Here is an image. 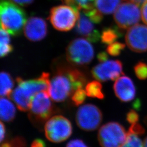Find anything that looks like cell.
I'll return each instance as SVG.
<instances>
[{
    "instance_id": "obj_1",
    "label": "cell",
    "mask_w": 147,
    "mask_h": 147,
    "mask_svg": "<svg viewBox=\"0 0 147 147\" xmlns=\"http://www.w3.org/2000/svg\"><path fill=\"white\" fill-rule=\"evenodd\" d=\"M87 79L84 74L77 69L58 67L50 79L48 93L51 99L56 102H63L75 91L82 88Z\"/></svg>"
},
{
    "instance_id": "obj_2",
    "label": "cell",
    "mask_w": 147,
    "mask_h": 147,
    "mask_svg": "<svg viewBox=\"0 0 147 147\" xmlns=\"http://www.w3.org/2000/svg\"><path fill=\"white\" fill-rule=\"evenodd\" d=\"M50 79V74L47 73L32 80H25L18 78L16 79L18 85L9 96L20 110L29 111L33 97L41 91L48 90Z\"/></svg>"
},
{
    "instance_id": "obj_3",
    "label": "cell",
    "mask_w": 147,
    "mask_h": 147,
    "mask_svg": "<svg viewBox=\"0 0 147 147\" xmlns=\"http://www.w3.org/2000/svg\"><path fill=\"white\" fill-rule=\"evenodd\" d=\"M25 11L11 0H0V28L12 36L20 34L26 23Z\"/></svg>"
},
{
    "instance_id": "obj_4",
    "label": "cell",
    "mask_w": 147,
    "mask_h": 147,
    "mask_svg": "<svg viewBox=\"0 0 147 147\" xmlns=\"http://www.w3.org/2000/svg\"><path fill=\"white\" fill-rule=\"evenodd\" d=\"M67 59L73 65H88L94 57V49L87 39L78 38L69 43L66 51Z\"/></svg>"
},
{
    "instance_id": "obj_5",
    "label": "cell",
    "mask_w": 147,
    "mask_h": 147,
    "mask_svg": "<svg viewBox=\"0 0 147 147\" xmlns=\"http://www.w3.org/2000/svg\"><path fill=\"white\" fill-rule=\"evenodd\" d=\"M50 98L48 90L41 91L33 97L29 109V118L33 123L42 125L53 114L55 109Z\"/></svg>"
},
{
    "instance_id": "obj_6",
    "label": "cell",
    "mask_w": 147,
    "mask_h": 147,
    "mask_svg": "<svg viewBox=\"0 0 147 147\" xmlns=\"http://www.w3.org/2000/svg\"><path fill=\"white\" fill-rule=\"evenodd\" d=\"M79 11L70 5L56 6L50 11L49 19L53 27L57 30L69 31L78 22L80 16Z\"/></svg>"
},
{
    "instance_id": "obj_7",
    "label": "cell",
    "mask_w": 147,
    "mask_h": 147,
    "mask_svg": "<svg viewBox=\"0 0 147 147\" xmlns=\"http://www.w3.org/2000/svg\"><path fill=\"white\" fill-rule=\"evenodd\" d=\"M127 133L124 127L117 122H109L100 127L98 139L101 147H121L125 142Z\"/></svg>"
},
{
    "instance_id": "obj_8",
    "label": "cell",
    "mask_w": 147,
    "mask_h": 147,
    "mask_svg": "<svg viewBox=\"0 0 147 147\" xmlns=\"http://www.w3.org/2000/svg\"><path fill=\"white\" fill-rule=\"evenodd\" d=\"M45 134L51 142L59 143L67 140L72 134L73 127L68 119L61 115L53 116L47 121Z\"/></svg>"
},
{
    "instance_id": "obj_9",
    "label": "cell",
    "mask_w": 147,
    "mask_h": 147,
    "mask_svg": "<svg viewBox=\"0 0 147 147\" xmlns=\"http://www.w3.org/2000/svg\"><path fill=\"white\" fill-rule=\"evenodd\" d=\"M102 121L100 109L93 104H86L80 107L76 115V121L80 129L86 131L95 130Z\"/></svg>"
},
{
    "instance_id": "obj_10",
    "label": "cell",
    "mask_w": 147,
    "mask_h": 147,
    "mask_svg": "<svg viewBox=\"0 0 147 147\" xmlns=\"http://www.w3.org/2000/svg\"><path fill=\"white\" fill-rule=\"evenodd\" d=\"M140 18L139 6L129 1L121 3L114 14V20L117 25L124 30L136 25Z\"/></svg>"
},
{
    "instance_id": "obj_11",
    "label": "cell",
    "mask_w": 147,
    "mask_h": 147,
    "mask_svg": "<svg viewBox=\"0 0 147 147\" xmlns=\"http://www.w3.org/2000/svg\"><path fill=\"white\" fill-rule=\"evenodd\" d=\"M91 73L93 78L99 81H115L124 74L123 64L119 60L106 61L95 65Z\"/></svg>"
},
{
    "instance_id": "obj_12",
    "label": "cell",
    "mask_w": 147,
    "mask_h": 147,
    "mask_svg": "<svg viewBox=\"0 0 147 147\" xmlns=\"http://www.w3.org/2000/svg\"><path fill=\"white\" fill-rule=\"evenodd\" d=\"M125 42L129 48L134 52L147 51V26L136 24L129 28L125 36Z\"/></svg>"
},
{
    "instance_id": "obj_13",
    "label": "cell",
    "mask_w": 147,
    "mask_h": 147,
    "mask_svg": "<svg viewBox=\"0 0 147 147\" xmlns=\"http://www.w3.org/2000/svg\"><path fill=\"white\" fill-rule=\"evenodd\" d=\"M24 31L25 36L29 40L40 41L47 35V24L42 18L33 16L26 21Z\"/></svg>"
},
{
    "instance_id": "obj_14",
    "label": "cell",
    "mask_w": 147,
    "mask_h": 147,
    "mask_svg": "<svg viewBox=\"0 0 147 147\" xmlns=\"http://www.w3.org/2000/svg\"><path fill=\"white\" fill-rule=\"evenodd\" d=\"M113 89L116 96L121 102H130L136 95V87L133 81L124 75L116 80Z\"/></svg>"
},
{
    "instance_id": "obj_15",
    "label": "cell",
    "mask_w": 147,
    "mask_h": 147,
    "mask_svg": "<svg viewBox=\"0 0 147 147\" xmlns=\"http://www.w3.org/2000/svg\"><path fill=\"white\" fill-rule=\"evenodd\" d=\"M76 31L79 35L85 37L91 42H96L99 40L100 34L93 25V22L85 15L84 12L80 13L77 22Z\"/></svg>"
},
{
    "instance_id": "obj_16",
    "label": "cell",
    "mask_w": 147,
    "mask_h": 147,
    "mask_svg": "<svg viewBox=\"0 0 147 147\" xmlns=\"http://www.w3.org/2000/svg\"><path fill=\"white\" fill-rule=\"evenodd\" d=\"M16 115L15 105L11 100L5 97H0V120L10 122Z\"/></svg>"
},
{
    "instance_id": "obj_17",
    "label": "cell",
    "mask_w": 147,
    "mask_h": 147,
    "mask_svg": "<svg viewBox=\"0 0 147 147\" xmlns=\"http://www.w3.org/2000/svg\"><path fill=\"white\" fill-rule=\"evenodd\" d=\"M123 32L121 29L117 27H106L101 32L100 38L104 45H110L115 42L118 38L122 37Z\"/></svg>"
},
{
    "instance_id": "obj_18",
    "label": "cell",
    "mask_w": 147,
    "mask_h": 147,
    "mask_svg": "<svg viewBox=\"0 0 147 147\" xmlns=\"http://www.w3.org/2000/svg\"><path fill=\"white\" fill-rule=\"evenodd\" d=\"M123 0H95V7L102 14H111L115 12Z\"/></svg>"
},
{
    "instance_id": "obj_19",
    "label": "cell",
    "mask_w": 147,
    "mask_h": 147,
    "mask_svg": "<svg viewBox=\"0 0 147 147\" xmlns=\"http://www.w3.org/2000/svg\"><path fill=\"white\" fill-rule=\"evenodd\" d=\"M14 82L11 75L5 71L0 72V97L9 96L13 92Z\"/></svg>"
},
{
    "instance_id": "obj_20",
    "label": "cell",
    "mask_w": 147,
    "mask_h": 147,
    "mask_svg": "<svg viewBox=\"0 0 147 147\" xmlns=\"http://www.w3.org/2000/svg\"><path fill=\"white\" fill-rule=\"evenodd\" d=\"M13 50L9 33L5 30L0 28V58L7 56Z\"/></svg>"
},
{
    "instance_id": "obj_21",
    "label": "cell",
    "mask_w": 147,
    "mask_h": 147,
    "mask_svg": "<svg viewBox=\"0 0 147 147\" xmlns=\"http://www.w3.org/2000/svg\"><path fill=\"white\" fill-rule=\"evenodd\" d=\"M85 90L87 95L90 98L103 99L105 97L102 84L98 81H92L88 82L86 86Z\"/></svg>"
},
{
    "instance_id": "obj_22",
    "label": "cell",
    "mask_w": 147,
    "mask_h": 147,
    "mask_svg": "<svg viewBox=\"0 0 147 147\" xmlns=\"http://www.w3.org/2000/svg\"><path fill=\"white\" fill-rule=\"evenodd\" d=\"M68 5H70L79 11H86L94 7L95 0H62Z\"/></svg>"
},
{
    "instance_id": "obj_23",
    "label": "cell",
    "mask_w": 147,
    "mask_h": 147,
    "mask_svg": "<svg viewBox=\"0 0 147 147\" xmlns=\"http://www.w3.org/2000/svg\"><path fill=\"white\" fill-rule=\"evenodd\" d=\"M82 12H84L85 15L94 24H99L103 19L102 14L101 13L95 6L89 9L82 11Z\"/></svg>"
},
{
    "instance_id": "obj_24",
    "label": "cell",
    "mask_w": 147,
    "mask_h": 147,
    "mask_svg": "<svg viewBox=\"0 0 147 147\" xmlns=\"http://www.w3.org/2000/svg\"><path fill=\"white\" fill-rule=\"evenodd\" d=\"M125 48V45L120 42H113L109 45L106 51L111 56H117L121 54Z\"/></svg>"
},
{
    "instance_id": "obj_25",
    "label": "cell",
    "mask_w": 147,
    "mask_h": 147,
    "mask_svg": "<svg viewBox=\"0 0 147 147\" xmlns=\"http://www.w3.org/2000/svg\"><path fill=\"white\" fill-rule=\"evenodd\" d=\"M86 90L82 88L77 89L72 94L71 99L74 105L80 106L84 102L86 98Z\"/></svg>"
},
{
    "instance_id": "obj_26",
    "label": "cell",
    "mask_w": 147,
    "mask_h": 147,
    "mask_svg": "<svg viewBox=\"0 0 147 147\" xmlns=\"http://www.w3.org/2000/svg\"><path fill=\"white\" fill-rule=\"evenodd\" d=\"M134 71L137 78L141 80L147 79V64L139 62L134 67Z\"/></svg>"
},
{
    "instance_id": "obj_27",
    "label": "cell",
    "mask_w": 147,
    "mask_h": 147,
    "mask_svg": "<svg viewBox=\"0 0 147 147\" xmlns=\"http://www.w3.org/2000/svg\"><path fill=\"white\" fill-rule=\"evenodd\" d=\"M145 132V129L139 123H135L131 124L130 127L127 133H131L137 135L138 136L143 135Z\"/></svg>"
},
{
    "instance_id": "obj_28",
    "label": "cell",
    "mask_w": 147,
    "mask_h": 147,
    "mask_svg": "<svg viewBox=\"0 0 147 147\" xmlns=\"http://www.w3.org/2000/svg\"><path fill=\"white\" fill-rule=\"evenodd\" d=\"M139 120V115L136 111L131 110L126 115V121L131 125L137 123Z\"/></svg>"
},
{
    "instance_id": "obj_29",
    "label": "cell",
    "mask_w": 147,
    "mask_h": 147,
    "mask_svg": "<svg viewBox=\"0 0 147 147\" xmlns=\"http://www.w3.org/2000/svg\"><path fill=\"white\" fill-rule=\"evenodd\" d=\"M66 147H88L82 140L74 139L69 142Z\"/></svg>"
},
{
    "instance_id": "obj_30",
    "label": "cell",
    "mask_w": 147,
    "mask_h": 147,
    "mask_svg": "<svg viewBox=\"0 0 147 147\" xmlns=\"http://www.w3.org/2000/svg\"><path fill=\"white\" fill-rule=\"evenodd\" d=\"M141 16L142 21L147 25V1L142 5L141 7Z\"/></svg>"
},
{
    "instance_id": "obj_31",
    "label": "cell",
    "mask_w": 147,
    "mask_h": 147,
    "mask_svg": "<svg viewBox=\"0 0 147 147\" xmlns=\"http://www.w3.org/2000/svg\"><path fill=\"white\" fill-rule=\"evenodd\" d=\"M18 5L21 6H28L32 4L34 0H11Z\"/></svg>"
},
{
    "instance_id": "obj_32",
    "label": "cell",
    "mask_w": 147,
    "mask_h": 147,
    "mask_svg": "<svg viewBox=\"0 0 147 147\" xmlns=\"http://www.w3.org/2000/svg\"><path fill=\"white\" fill-rule=\"evenodd\" d=\"M31 147H46V144L42 140L36 139L32 142Z\"/></svg>"
},
{
    "instance_id": "obj_33",
    "label": "cell",
    "mask_w": 147,
    "mask_h": 147,
    "mask_svg": "<svg viewBox=\"0 0 147 147\" xmlns=\"http://www.w3.org/2000/svg\"><path fill=\"white\" fill-rule=\"evenodd\" d=\"M97 58H98V60L100 62H104L107 61L109 57L107 53L102 51L98 53V55H97Z\"/></svg>"
},
{
    "instance_id": "obj_34",
    "label": "cell",
    "mask_w": 147,
    "mask_h": 147,
    "mask_svg": "<svg viewBox=\"0 0 147 147\" xmlns=\"http://www.w3.org/2000/svg\"><path fill=\"white\" fill-rule=\"evenodd\" d=\"M5 129L4 124L0 121V143L2 142L5 137Z\"/></svg>"
},
{
    "instance_id": "obj_35",
    "label": "cell",
    "mask_w": 147,
    "mask_h": 147,
    "mask_svg": "<svg viewBox=\"0 0 147 147\" xmlns=\"http://www.w3.org/2000/svg\"><path fill=\"white\" fill-rule=\"evenodd\" d=\"M129 1L138 6H141L145 2H146L147 0H129Z\"/></svg>"
},
{
    "instance_id": "obj_36",
    "label": "cell",
    "mask_w": 147,
    "mask_h": 147,
    "mask_svg": "<svg viewBox=\"0 0 147 147\" xmlns=\"http://www.w3.org/2000/svg\"><path fill=\"white\" fill-rule=\"evenodd\" d=\"M133 106L135 109V110H140L141 108V102L140 100L137 99L136 100L133 104Z\"/></svg>"
},
{
    "instance_id": "obj_37",
    "label": "cell",
    "mask_w": 147,
    "mask_h": 147,
    "mask_svg": "<svg viewBox=\"0 0 147 147\" xmlns=\"http://www.w3.org/2000/svg\"><path fill=\"white\" fill-rule=\"evenodd\" d=\"M0 147H15L13 145V144H11L10 143H5L1 146H0Z\"/></svg>"
},
{
    "instance_id": "obj_38",
    "label": "cell",
    "mask_w": 147,
    "mask_h": 147,
    "mask_svg": "<svg viewBox=\"0 0 147 147\" xmlns=\"http://www.w3.org/2000/svg\"><path fill=\"white\" fill-rule=\"evenodd\" d=\"M143 146H144V147H147V137H146V138L144 139Z\"/></svg>"
},
{
    "instance_id": "obj_39",
    "label": "cell",
    "mask_w": 147,
    "mask_h": 147,
    "mask_svg": "<svg viewBox=\"0 0 147 147\" xmlns=\"http://www.w3.org/2000/svg\"><path fill=\"white\" fill-rule=\"evenodd\" d=\"M144 123H146V124L147 125V116L146 117V118H144Z\"/></svg>"
}]
</instances>
